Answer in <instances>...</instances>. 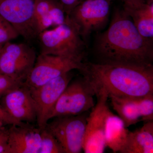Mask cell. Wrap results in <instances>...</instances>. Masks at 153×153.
I'll return each instance as SVG.
<instances>
[{
    "label": "cell",
    "instance_id": "6da1fadb",
    "mask_svg": "<svg viewBox=\"0 0 153 153\" xmlns=\"http://www.w3.org/2000/svg\"><path fill=\"white\" fill-rule=\"evenodd\" d=\"M153 39L143 37L123 9H117L107 30L96 37L94 52L99 63L152 65Z\"/></svg>",
    "mask_w": 153,
    "mask_h": 153
},
{
    "label": "cell",
    "instance_id": "7a4b0ae2",
    "mask_svg": "<svg viewBox=\"0 0 153 153\" xmlns=\"http://www.w3.org/2000/svg\"><path fill=\"white\" fill-rule=\"evenodd\" d=\"M95 89L136 98L153 94V66L84 62L79 71Z\"/></svg>",
    "mask_w": 153,
    "mask_h": 153
},
{
    "label": "cell",
    "instance_id": "3957f363",
    "mask_svg": "<svg viewBox=\"0 0 153 153\" xmlns=\"http://www.w3.org/2000/svg\"><path fill=\"white\" fill-rule=\"evenodd\" d=\"M41 54L60 56L84 55L86 44L82 39L78 25L66 15L65 22L38 35Z\"/></svg>",
    "mask_w": 153,
    "mask_h": 153
},
{
    "label": "cell",
    "instance_id": "277c9868",
    "mask_svg": "<svg viewBox=\"0 0 153 153\" xmlns=\"http://www.w3.org/2000/svg\"><path fill=\"white\" fill-rule=\"evenodd\" d=\"M95 94L94 87L85 77L70 82L58 99L49 120L85 113L94 107Z\"/></svg>",
    "mask_w": 153,
    "mask_h": 153
},
{
    "label": "cell",
    "instance_id": "5b68a950",
    "mask_svg": "<svg viewBox=\"0 0 153 153\" xmlns=\"http://www.w3.org/2000/svg\"><path fill=\"white\" fill-rule=\"evenodd\" d=\"M84 55L60 56L41 54L25 82L29 87H38L74 69L80 71Z\"/></svg>",
    "mask_w": 153,
    "mask_h": 153
},
{
    "label": "cell",
    "instance_id": "8992f818",
    "mask_svg": "<svg viewBox=\"0 0 153 153\" xmlns=\"http://www.w3.org/2000/svg\"><path fill=\"white\" fill-rule=\"evenodd\" d=\"M36 52L28 44L7 42L0 54V73L25 82L36 62Z\"/></svg>",
    "mask_w": 153,
    "mask_h": 153
},
{
    "label": "cell",
    "instance_id": "52a82bcc",
    "mask_svg": "<svg viewBox=\"0 0 153 153\" xmlns=\"http://www.w3.org/2000/svg\"><path fill=\"white\" fill-rule=\"evenodd\" d=\"M111 0H83L70 12L82 39L87 41L92 33L102 30L108 22Z\"/></svg>",
    "mask_w": 153,
    "mask_h": 153
},
{
    "label": "cell",
    "instance_id": "ba28073f",
    "mask_svg": "<svg viewBox=\"0 0 153 153\" xmlns=\"http://www.w3.org/2000/svg\"><path fill=\"white\" fill-rule=\"evenodd\" d=\"M85 113L55 117L47 123L45 128L55 137L64 153L82 152L88 117Z\"/></svg>",
    "mask_w": 153,
    "mask_h": 153
},
{
    "label": "cell",
    "instance_id": "9c48e42d",
    "mask_svg": "<svg viewBox=\"0 0 153 153\" xmlns=\"http://www.w3.org/2000/svg\"><path fill=\"white\" fill-rule=\"evenodd\" d=\"M97 103L87 117L82 150L85 153L104 152L106 146L104 132L105 118L109 109L107 105L108 95L102 88L95 89Z\"/></svg>",
    "mask_w": 153,
    "mask_h": 153
},
{
    "label": "cell",
    "instance_id": "30bf717a",
    "mask_svg": "<svg viewBox=\"0 0 153 153\" xmlns=\"http://www.w3.org/2000/svg\"><path fill=\"white\" fill-rule=\"evenodd\" d=\"M36 0H0V15L27 41L38 38L34 20Z\"/></svg>",
    "mask_w": 153,
    "mask_h": 153
},
{
    "label": "cell",
    "instance_id": "8fae6325",
    "mask_svg": "<svg viewBox=\"0 0 153 153\" xmlns=\"http://www.w3.org/2000/svg\"><path fill=\"white\" fill-rule=\"evenodd\" d=\"M72 78V75L70 71L39 87H28L36 103V122L40 129L46 127L49 122V115Z\"/></svg>",
    "mask_w": 153,
    "mask_h": 153
},
{
    "label": "cell",
    "instance_id": "7c38bea8",
    "mask_svg": "<svg viewBox=\"0 0 153 153\" xmlns=\"http://www.w3.org/2000/svg\"><path fill=\"white\" fill-rule=\"evenodd\" d=\"M0 104L19 122L30 123L37 121L36 103L25 82L1 97Z\"/></svg>",
    "mask_w": 153,
    "mask_h": 153
},
{
    "label": "cell",
    "instance_id": "4fadbf2b",
    "mask_svg": "<svg viewBox=\"0 0 153 153\" xmlns=\"http://www.w3.org/2000/svg\"><path fill=\"white\" fill-rule=\"evenodd\" d=\"M6 153H38L41 145V130L30 123L11 125Z\"/></svg>",
    "mask_w": 153,
    "mask_h": 153
},
{
    "label": "cell",
    "instance_id": "5bb4252c",
    "mask_svg": "<svg viewBox=\"0 0 153 153\" xmlns=\"http://www.w3.org/2000/svg\"><path fill=\"white\" fill-rule=\"evenodd\" d=\"M118 116L108 109L105 125L104 138L106 147L113 152L120 153L125 146L129 131Z\"/></svg>",
    "mask_w": 153,
    "mask_h": 153
},
{
    "label": "cell",
    "instance_id": "9a60e30c",
    "mask_svg": "<svg viewBox=\"0 0 153 153\" xmlns=\"http://www.w3.org/2000/svg\"><path fill=\"white\" fill-rule=\"evenodd\" d=\"M121 153H153V121L129 132L125 146Z\"/></svg>",
    "mask_w": 153,
    "mask_h": 153
},
{
    "label": "cell",
    "instance_id": "2e32d148",
    "mask_svg": "<svg viewBox=\"0 0 153 153\" xmlns=\"http://www.w3.org/2000/svg\"><path fill=\"white\" fill-rule=\"evenodd\" d=\"M111 105L127 128L141 120L140 116L135 98L108 96Z\"/></svg>",
    "mask_w": 153,
    "mask_h": 153
},
{
    "label": "cell",
    "instance_id": "e0dca14e",
    "mask_svg": "<svg viewBox=\"0 0 153 153\" xmlns=\"http://www.w3.org/2000/svg\"><path fill=\"white\" fill-rule=\"evenodd\" d=\"M125 11L140 34L145 38L153 39V2H146L138 8Z\"/></svg>",
    "mask_w": 153,
    "mask_h": 153
},
{
    "label": "cell",
    "instance_id": "ac0fdd59",
    "mask_svg": "<svg viewBox=\"0 0 153 153\" xmlns=\"http://www.w3.org/2000/svg\"><path fill=\"white\" fill-rule=\"evenodd\" d=\"M52 1L36 0L34 9V20L38 36L44 30L53 27L49 14Z\"/></svg>",
    "mask_w": 153,
    "mask_h": 153
},
{
    "label": "cell",
    "instance_id": "d6986e66",
    "mask_svg": "<svg viewBox=\"0 0 153 153\" xmlns=\"http://www.w3.org/2000/svg\"><path fill=\"white\" fill-rule=\"evenodd\" d=\"M41 137L38 153H65L58 141L47 129L41 130Z\"/></svg>",
    "mask_w": 153,
    "mask_h": 153
},
{
    "label": "cell",
    "instance_id": "ffe728a7",
    "mask_svg": "<svg viewBox=\"0 0 153 153\" xmlns=\"http://www.w3.org/2000/svg\"><path fill=\"white\" fill-rule=\"evenodd\" d=\"M141 120L153 121V94L135 98Z\"/></svg>",
    "mask_w": 153,
    "mask_h": 153
},
{
    "label": "cell",
    "instance_id": "44dd1931",
    "mask_svg": "<svg viewBox=\"0 0 153 153\" xmlns=\"http://www.w3.org/2000/svg\"><path fill=\"white\" fill-rule=\"evenodd\" d=\"M19 36V33L14 27L0 15V46H3Z\"/></svg>",
    "mask_w": 153,
    "mask_h": 153
},
{
    "label": "cell",
    "instance_id": "7402d4cb",
    "mask_svg": "<svg viewBox=\"0 0 153 153\" xmlns=\"http://www.w3.org/2000/svg\"><path fill=\"white\" fill-rule=\"evenodd\" d=\"M24 82L0 74V98L11 90L22 85Z\"/></svg>",
    "mask_w": 153,
    "mask_h": 153
},
{
    "label": "cell",
    "instance_id": "603a6c76",
    "mask_svg": "<svg viewBox=\"0 0 153 153\" xmlns=\"http://www.w3.org/2000/svg\"><path fill=\"white\" fill-rule=\"evenodd\" d=\"M25 123H26L19 122L15 119L9 114L7 112L0 104V124L4 126L6 125L21 126L25 124Z\"/></svg>",
    "mask_w": 153,
    "mask_h": 153
},
{
    "label": "cell",
    "instance_id": "cb8c5ba5",
    "mask_svg": "<svg viewBox=\"0 0 153 153\" xmlns=\"http://www.w3.org/2000/svg\"><path fill=\"white\" fill-rule=\"evenodd\" d=\"M9 131L0 125V153H6L8 141Z\"/></svg>",
    "mask_w": 153,
    "mask_h": 153
},
{
    "label": "cell",
    "instance_id": "d4e9b609",
    "mask_svg": "<svg viewBox=\"0 0 153 153\" xmlns=\"http://www.w3.org/2000/svg\"><path fill=\"white\" fill-rule=\"evenodd\" d=\"M123 4V9L126 11L138 8L146 2V0H120Z\"/></svg>",
    "mask_w": 153,
    "mask_h": 153
},
{
    "label": "cell",
    "instance_id": "484cf974",
    "mask_svg": "<svg viewBox=\"0 0 153 153\" xmlns=\"http://www.w3.org/2000/svg\"><path fill=\"white\" fill-rule=\"evenodd\" d=\"M83 0H58L63 6L66 15H69L71 11Z\"/></svg>",
    "mask_w": 153,
    "mask_h": 153
},
{
    "label": "cell",
    "instance_id": "4316f807",
    "mask_svg": "<svg viewBox=\"0 0 153 153\" xmlns=\"http://www.w3.org/2000/svg\"><path fill=\"white\" fill-rule=\"evenodd\" d=\"M3 46H0V54H1V49L2 47Z\"/></svg>",
    "mask_w": 153,
    "mask_h": 153
},
{
    "label": "cell",
    "instance_id": "83f0119b",
    "mask_svg": "<svg viewBox=\"0 0 153 153\" xmlns=\"http://www.w3.org/2000/svg\"><path fill=\"white\" fill-rule=\"evenodd\" d=\"M0 125H2L0 124ZM2 126H3V125H2Z\"/></svg>",
    "mask_w": 153,
    "mask_h": 153
}]
</instances>
